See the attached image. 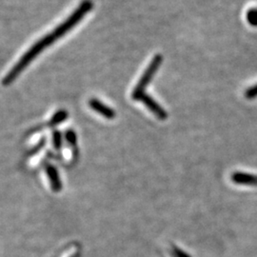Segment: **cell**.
Wrapping results in <instances>:
<instances>
[{"label":"cell","mask_w":257,"mask_h":257,"mask_svg":"<svg viewBox=\"0 0 257 257\" xmlns=\"http://www.w3.org/2000/svg\"><path fill=\"white\" fill-rule=\"evenodd\" d=\"M92 8L93 3L92 0H83L81 4L68 19L65 20L64 22H62L58 27L55 28L51 34L39 39L36 44H34L29 49L27 53L24 54V55L19 59V62L14 66V68L4 77L2 81L3 85L7 86L14 82L19 74L24 71V69L37 57V55L41 52H43L47 47L54 44L57 39L63 37L69 31L75 27L84 19V17L92 11Z\"/></svg>","instance_id":"6da1fadb"},{"label":"cell","mask_w":257,"mask_h":257,"mask_svg":"<svg viewBox=\"0 0 257 257\" xmlns=\"http://www.w3.org/2000/svg\"><path fill=\"white\" fill-rule=\"evenodd\" d=\"M162 61H163V56L160 54H157V55L154 56L151 63L148 66L147 69L145 70L144 74H142L141 78L139 79L137 87L132 92V98L134 100L138 101L140 96L143 95L144 93H146L145 91H146L149 84L152 82V80H153L155 74L157 73L158 69L160 68V66L162 64Z\"/></svg>","instance_id":"7a4b0ae2"},{"label":"cell","mask_w":257,"mask_h":257,"mask_svg":"<svg viewBox=\"0 0 257 257\" xmlns=\"http://www.w3.org/2000/svg\"><path fill=\"white\" fill-rule=\"evenodd\" d=\"M138 101L142 102L147 107L148 110H151L158 119L166 120L168 118V112L147 93L141 95Z\"/></svg>","instance_id":"3957f363"},{"label":"cell","mask_w":257,"mask_h":257,"mask_svg":"<svg viewBox=\"0 0 257 257\" xmlns=\"http://www.w3.org/2000/svg\"><path fill=\"white\" fill-rule=\"evenodd\" d=\"M89 105H90V107L92 108V110L103 115L105 118H107V119L115 118L116 113H115L113 109H111L109 106L102 103L99 99L91 98L90 101H89Z\"/></svg>","instance_id":"277c9868"},{"label":"cell","mask_w":257,"mask_h":257,"mask_svg":"<svg viewBox=\"0 0 257 257\" xmlns=\"http://www.w3.org/2000/svg\"><path fill=\"white\" fill-rule=\"evenodd\" d=\"M231 180L235 184L246 185V186H256L257 175L236 172L231 175Z\"/></svg>","instance_id":"5b68a950"},{"label":"cell","mask_w":257,"mask_h":257,"mask_svg":"<svg viewBox=\"0 0 257 257\" xmlns=\"http://www.w3.org/2000/svg\"><path fill=\"white\" fill-rule=\"evenodd\" d=\"M46 173L52 183V188L55 192H59L62 189V183L59 177V174L54 166L46 165Z\"/></svg>","instance_id":"8992f818"},{"label":"cell","mask_w":257,"mask_h":257,"mask_svg":"<svg viewBox=\"0 0 257 257\" xmlns=\"http://www.w3.org/2000/svg\"><path fill=\"white\" fill-rule=\"evenodd\" d=\"M68 111L65 110H59L58 111H56L54 116L51 118L50 122H49V126L50 127H55L57 126L58 124H60L61 122H63L65 120L68 118Z\"/></svg>","instance_id":"52a82bcc"},{"label":"cell","mask_w":257,"mask_h":257,"mask_svg":"<svg viewBox=\"0 0 257 257\" xmlns=\"http://www.w3.org/2000/svg\"><path fill=\"white\" fill-rule=\"evenodd\" d=\"M248 24L252 27H257V8H250L246 14Z\"/></svg>","instance_id":"ba28073f"},{"label":"cell","mask_w":257,"mask_h":257,"mask_svg":"<svg viewBox=\"0 0 257 257\" xmlns=\"http://www.w3.org/2000/svg\"><path fill=\"white\" fill-rule=\"evenodd\" d=\"M65 138L66 141L72 146V147H75L77 144V136L75 134L74 130H68L65 134Z\"/></svg>","instance_id":"9c48e42d"},{"label":"cell","mask_w":257,"mask_h":257,"mask_svg":"<svg viewBox=\"0 0 257 257\" xmlns=\"http://www.w3.org/2000/svg\"><path fill=\"white\" fill-rule=\"evenodd\" d=\"M53 143L55 150H59L62 146V135L59 131H55L53 134Z\"/></svg>","instance_id":"30bf717a"},{"label":"cell","mask_w":257,"mask_h":257,"mask_svg":"<svg viewBox=\"0 0 257 257\" xmlns=\"http://www.w3.org/2000/svg\"><path fill=\"white\" fill-rule=\"evenodd\" d=\"M245 97L248 99H253L257 97V84L251 86L250 88H248V90H246L245 92Z\"/></svg>","instance_id":"8fae6325"},{"label":"cell","mask_w":257,"mask_h":257,"mask_svg":"<svg viewBox=\"0 0 257 257\" xmlns=\"http://www.w3.org/2000/svg\"><path fill=\"white\" fill-rule=\"evenodd\" d=\"M173 254L175 257H192L190 254H188L187 252H185L181 248L174 247L173 248Z\"/></svg>","instance_id":"7c38bea8"},{"label":"cell","mask_w":257,"mask_h":257,"mask_svg":"<svg viewBox=\"0 0 257 257\" xmlns=\"http://www.w3.org/2000/svg\"><path fill=\"white\" fill-rule=\"evenodd\" d=\"M73 257H74V256H73Z\"/></svg>","instance_id":"4fadbf2b"}]
</instances>
